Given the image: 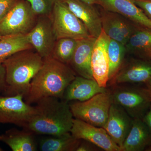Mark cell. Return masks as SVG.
I'll return each mask as SVG.
<instances>
[{
    "instance_id": "1",
    "label": "cell",
    "mask_w": 151,
    "mask_h": 151,
    "mask_svg": "<svg viewBox=\"0 0 151 151\" xmlns=\"http://www.w3.org/2000/svg\"><path fill=\"white\" fill-rule=\"evenodd\" d=\"M24 128L34 134L60 136L70 133L74 118L69 103L55 97L41 98Z\"/></svg>"
},
{
    "instance_id": "2",
    "label": "cell",
    "mask_w": 151,
    "mask_h": 151,
    "mask_svg": "<svg viewBox=\"0 0 151 151\" xmlns=\"http://www.w3.org/2000/svg\"><path fill=\"white\" fill-rule=\"evenodd\" d=\"M76 76L68 64L51 56L44 58L43 65L32 80L24 101L32 105L43 97L62 100L65 89Z\"/></svg>"
},
{
    "instance_id": "3",
    "label": "cell",
    "mask_w": 151,
    "mask_h": 151,
    "mask_svg": "<svg viewBox=\"0 0 151 151\" xmlns=\"http://www.w3.org/2000/svg\"><path fill=\"white\" fill-rule=\"evenodd\" d=\"M44 59L33 49L16 52L2 64L6 70V88L4 96H27L30 83L43 65Z\"/></svg>"
},
{
    "instance_id": "4",
    "label": "cell",
    "mask_w": 151,
    "mask_h": 151,
    "mask_svg": "<svg viewBox=\"0 0 151 151\" xmlns=\"http://www.w3.org/2000/svg\"><path fill=\"white\" fill-rule=\"evenodd\" d=\"M113 103L124 109L133 119H142L151 105V92L147 88L124 85H112Z\"/></svg>"
},
{
    "instance_id": "5",
    "label": "cell",
    "mask_w": 151,
    "mask_h": 151,
    "mask_svg": "<svg viewBox=\"0 0 151 151\" xmlns=\"http://www.w3.org/2000/svg\"><path fill=\"white\" fill-rule=\"evenodd\" d=\"M113 103L110 90L99 93L83 102L69 103L74 119L96 127H104Z\"/></svg>"
},
{
    "instance_id": "6",
    "label": "cell",
    "mask_w": 151,
    "mask_h": 151,
    "mask_svg": "<svg viewBox=\"0 0 151 151\" xmlns=\"http://www.w3.org/2000/svg\"><path fill=\"white\" fill-rule=\"evenodd\" d=\"M49 17L57 39L80 40L91 36L84 24L59 0L55 1Z\"/></svg>"
},
{
    "instance_id": "7",
    "label": "cell",
    "mask_w": 151,
    "mask_h": 151,
    "mask_svg": "<svg viewBox=\"0 0 151 151\" xmlns=\"http://www.w3.org/2000/svg\"><path fill=\"white\" fill-rule=\"evenodd\" d=\"M37 17L26 0H18L0 22V36L26 35L34 27Z\"/></svg>"
},
{
    "instance_id": "8",
    "label": "cell",
    "mask_w": 151,
    "mask_h": 151,
    "mask_svg": "<svg viewBox=\"0 0 151 151\" xmlns=\"http://www.w3.org/2000/svg\"><path fill=\"white\" fill-rule=\"evenodd\" d=\"M35 112V106L26 103L21 94L0 96V124L24 128Z\"/></svg>"
},
{
    "instance_id": "9",
    "label": "cell",
    "mask_w": 151,
    "mask_h": 151,
    "mask_svg": "<svg viewBox=\"0 0 151 151\" xmlns=\"http://www.w3.org/2000/svg\"><path fill=\"white\" fill-rule=\"evenodd\" d=\"M26 36L34 49L43 59L51 56L57 38L49 16L38 17L35 24Z\"/></svg>"
},
{
    "instance_id": "10",
    "label": "cell",
    "mask_w": 151,
    "mask_h": 151,
    "mask_svg": "<svg viewBox=\"0 0 151 151\" xmlns=\"http://www.w3.org/2000/svg\"><path fill=\"white\" fill-rule=\"evenodd\" d=\"M102 29L111 39L126 45L139 27L120 14L105 10L100 12Z\"/></svg>"
},
{
    "instance_id": "11",
    "label": "cell",
    "mask_w": 151,
    "mask_h": 151,
    "mask_svg": "<svg viewBox=\"0 0 151 151\" xmlns=\"http://www.w3.org/2000/svg\"><path fill=\"white\" fill-rule=\"evenodd\" d=\"M70 133L76 139L90 142L103 150L122 151L103 127H96L74 119Z\"/></svg>"
},
{
    "instance_id": "12",
    "label": "cell",
    "mask_w": 151,
    "mask_h": 151,
    "mask_svg": "<svg viewBox=\"0 0 151 151\" xmlns=\"http://www.w3.org/2000/svg\"><path fill=\"white\" fill-rule=\"evenodd\" d=\"M105 10L122 15L141 28L151 31V20L132 0H95Z\"/></svg>"
},
{
    "instance_id": "13",
    "label": "cell",
    "mask_w": 151,
    "mask_h": 151,
    "mask_svg": "<svg viewBox=\"0 0 151 151\" xmlns=\"http://www.w3.org/2000/svg\"><path fill=\"white\" fill-rule=\"evenodd\" d=\"M110 38L102 29L92 50L91 68L93 78L100 86L107 88L109 81L108 47Z\"/></svg>"
},
{
    "instance_id": "14",
    "label": "cell",
    "mask_w": 151,
    "mask_h": 151,
    "mask_svg": "<svg viewBox=\"0 0 151 151\" xmlns=\"http://www.w3.org/2000/svg\"><path fill=\"white\" fill-rule=\"evenodd\" d=\"M151 79V61L132 59L124 63L118 73L109 82L111 85L145 83Z\"/></svg>"
},
{
    "instance_id": "15",
    "label": "cell",
    "mask_w": 151,
    "mask_h": 151,
    "mask_svg": "<svg viewBox=\"0 0 151 151\" xmlns=\"http://www.w3.org/2000/svg\"><path fill=\"white\" fill-rule=\"evenodd\" d=\"M133 121V119L122 107L112 103L108 119L103 128L113 142L122 149Z\"/></svg>"
},
{
    "instance_id": "16",
    "label": "cell",
    "mask_w": 151,
    "mask_h": 151,
    "mask_svg": "<svg viewBox=\"0 0 151 151\" xmlns=\"http://www.w3.org/2000/svg\"><path fill=\"white\" fill-rule=\"evenodd\" d=\"M84 25L89 34L97 38L102 31L100 12L82 0H59Z\"/></svg>"
},
{
    "instance_id": "17",
    "label": "cell",
    "mask_w": 151,
    "mask_h": 151,
    "mask_svg": "<svg viewBox=\"0 0 151 151\" xmlns=\"http://www.w3.org/2000/svg\"><path fill=\"white\" fill-rule=\"evenodd\" d=\"M108 90L100 86L94 79L76 76L65 89L62 100L68 103L73 101L83 102Z\"/></svg>"
},
{
    "instance_id": "18",
    "label": "cell",
    "mask_w": 151,
    "mask_h": 151,
    "mask_svg": "<svg viewBox=\"0 0 151 151\" xmlns=\"http://www.w3.org/2000/svg\"><path fill=\"white\" fill-rule=\"evenodd\" d=\"M97 38L90 36L78 40L77 46L68 64L76 75L94 79L91 70V60L92 50Z\"/></svg>"
},
{
    "instance_id": "19",
    "label": "cell",
    "mask_w": 151,
    "mask_h": 151,
    "mask_svg": "<svg viewBox=\"0 0 151 151\" xmlns=\"http://www.w3.org/2000/svg\"><path fill=\"white\" fill-rule=\"evenodd\" d=\"M151 147V133L142 119H133L131 129L122 146V151H142Z\"/></svg>"
},
{
    "instance_id": "20",
    "label": "cell",
    "mask_w": 151,
    "mask_h": 151,
    "mask_svg": "<svg viewBox=\"0 0 151 151\" xmlns=\"http://www.w3.org/2000/svg\"><path fill=\"white\" fill-rule=\"evenodd\" d=\"M33 132L12 128L0 135V141L5 143L13 151H35L37 145Z\"/></svg>"
},
{
    "instance_id": "21",
    "label": "cell",
    "mask_w": 151,
    "mask_h": 151,
    "mask_svg": "<svg viewBox=\"0 0 151 151\" xmlns=\"http://www.w3.org/2000/svg\"><path fill=\"white\" fill-rule=\"evenodd\" d=\"M125 46L127 52L140 59L151 61V31L139 28Z\"/></svg>"
},
{
    "instance_id": "22",
    "label": "cell",
    "mask_w": 151,
    "mask_h": 151,
    "mask_svg": "<svg viewBox=\"0 0 151 151\" xmlns=\"http://www.w3.org/2000/svg\"><path fill=\"white\" fill-rule=\"evenodd\" d=\"M40 141L39 148L42 151H76L81 140L69 133L60 136H48Z\"/></svg>"
},
{
    "instance_id": "23",
    "label": "cell",
    "mask_w": 151,
    "mask_h": 151,
    "mask_svg": "<svg viewBox=\"0 0 151 151\" xmlns=\"http://www.w3.org/2000/svg\"><path fill=\"white\" fill-rule=\"evenodd\" d=\"M33 48L27 40L26 35L2 37L0 39V63H3L6 59L17 52Z\"/></svg>"
},
{
    "instance_id": "24",
    "label": "cell",
    "mask_w": 151,
    "mask_h": 151,
    "mask_svg": "<svg viewBox=\"0 0 151 151\" xmlns=\"http://www.w3.org/2000/svg\"><path fill=\"white\" fill-rule=\"evenodd\" d=\"M108 51L109 61V82L115 77L124 64L127 52L125 45L111 39L109 41Z\"/></svg>"
},
{
    "instance_id": "25",
    "label": "cell",
    "mask_w": 151,
    "mask_h": 151,
    "mask_svg": "<svg viewBox=\"0 0 151 151\" xmlns=\"http://www.w3.org/2000/svg\"><path fill=\"white\" fill-rule=\"evenodd\" d=\"M78 40L68 37L57 39L51 57L68 65L77 46Z\"/></svg>"
},
{
    "instance_id": "26",
    "label": "cell",
    "mask_w": 151,
    "mask_h": 151,
    "mask_svg": "<svg viewBox=\"0 0 151 151\" xmlns=\"http://www.w3.org/2000/svg\"><path fill=\"white\" fill-rule=\"evenodd\" d=\"M36 15L50 16L56 0H26Z\"/></svg>"
},
{
    "instance_id": "27",
    "label": "cell",
    "mask_w": 151,
    "mask_h": 151,
    "mask_svg": "<svg viewBox=\"0 0 151 151\" xmlns=\"http://www.w3.org/2000/svg\"><path fill=\"white\" fill-rule=\"evenodd\" d=\"M18 0H0V22L16 4Z\"/></svg>"
},
{
    "instance_id": "28",
    "label": "cell",
    "mask_w": 151,
    "mask_h": 151,
    "mask_svg": "<svg viewBox=\"0 0 151 151\" xmlns=\"http://www.w3.org/2000/svg\"><path fill=\"white\" fill-rule=\"evenodd\" d=\"M151 20V0H132Z\"/></svg>"
},
{
    "instance_id": "29",
    "label": "cell",
    "mask_w": 151,
    "mask_h": 151,
    "mask_svg": "<svg viewBox=\"0 0 151 151\" xmlns=\"http://www.w3.org/2000/svg\"><path fill=\"white\" fill-rule=\"evenodd\" d=\"M100 149V148L90 142L81 140L76 151H99Z\"/></svg>"
},
{
    "instance_id": "30",
    "label": "cell",
    "mask_w": 151,
    "mask_h": 151,
    "mask_svg": "<svg viewBox=\"0 0 151 151\" xmlns=\"http://www.w3.org/2000/svg\"><path fill=\"white\" fill-rule=\"evenodd\" d=\"M6 88L5 68L2 63H0V92L4 93Z\"/></svg>"
},
{
    "instance_id": "31",
    "label": "cell",
    "mask_w": 151,
    "mask_h": 151,
    "mask_svg": "<svg viewBox=\"0 0 151 151\" xmlns=\"http://www.w3.org/2000/svg\"><path fill=\"white\" fill-rule=\"evenodd\" d=\"M142 119L148 127L151 133V105ZM149 150L151 151V147L149 148Z\"/></svg>"
},
{
    "instance_id": "32",
    "label": "cell",
    "mask_w": 151,
    "mask_h": 151,
    "mask_svg": "<svg viewBox=\"0 0 151 151\" xmlns=\"http://www.w3.org/2000/svg\"><path fill=\"white\" fill-rule=\"evenodd\" d=\"M84 2L90 5H95V0H82Z\"/></svg>"
},
{
    "instance_id": "33",
    "label": "cell",
    "mask_w": 151,
    "mask_h": 151,
    "mask_svg": "<svg viewBox=\"0 0 151 151\" xmlns=\"http://www.w3.org/2000/svg\"><path fill=\"white\" fill-rule=\"evenodd\" d=\"M146 87L151 92V79L148 81L147 82H146L145 84Z\"/></svg>"
},
{
    "instance_id": "34",
    "label": "cell",
    "mask_w": 151,
    "mask_h": 151,
    "mask_svg": "<svg viewBox=\"0 0 151 151\" xmlns=\"http://www.w3.org/2000/svg\"><path fill=\"white\" fill-rule=\"evenodd\" d=\"M3 151V149L2 148H1V147H0V151Z\"/></svg>"
},
{
    "instance_id": "35",
    "label": "cell",
    "mask_w": 151,
    "mask_h": 151,
    "mask_svg": "<svg viewBox=\"0 0 151 151\" xmlns=\"http://www.w3.org/2000/svg\"><path fill=\"white\" fill-rule=\"evenodd\" d=\"M2 37L1 36H0V39H1V38Z\"/></svg>"
}]
</instances>
